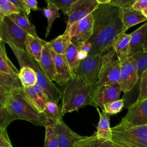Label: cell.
I'll return each instance as SVG.
<instances>
[{"label": "cell", "mask_w": 147, "mask_h": 147, "mask_svg": "<svg viewBox=\"0 0 147 147\" xmlns=\"http://www.w3.org/2000/svg\"><path fill=\"white\" fill-rule=\"evenodd\" d=\"M43 126L52 123H57L63 120L62 108L55 102H48L45 107L44 111L41 114Z\"/></svg>", "instance_id": "d6986e66"}, {"label": "cell", "mask_w": 147, "mask_h": 147, "mask_svg": "<svg viewBox=\"0 0 147 147\" xmlns=\"http://www.w3.org/2000/svg\"><path fill=\"white\" fill-rule=\"evenodd\" d=\"M111 0H96L99 5L100 4H108L110 3Z\"/></svg>", "instance_id": "f6af8a7d"}, {"label": "cell", "mask_w": 147, "mask_h": 147, "mask_svg": "<svg viewBox=\"0 0 147 147\" xmlns=\"http://www.w3.org/2000/svg\"><path fill=\"white\" fill-rule=\"evenodd\" d=\"M74 147H121L112 140L98 138L95 133L90 136H84L76 142Z\"/></svg>", "instance_id": "cb8c5ba5"}, {"label": "cell", "mask_w": 147, "mask_h": 147, "mask_svg": "<svg viewBox=\"0 0 147 147\" xmlns=\"http://www.w3.org/2000/svg\"><path fill=\"white\" fill-rule=\"evenodd\" d=\"M123 118L135 125L147 123V98L136 100L128 107V111Z\"/></svg>", "instance_id": "5bb4252c"}, {"label": "cell", "mask_w": 147, "mask_h": 147, "mask_svg": "<svg viewBox=\"0 0 147 147\" xmlns=\"http://www.w3.org/2000/svg\"><path fill=\"white\" fill-rule=\"evenodd\" d=\"M130 34V56H132L138 52L143 51V47L147 39V22Z\"/></svg>", "instance_id": "ac0fdd59"}, {"label": "cell", "mask_w": 147, "mask_h": 147, "mask_svg": "<svg viewBox=\"0 0 147 147\" xmlns=\"http://www.w3.org/2000/svg\"><path fill=\"white\" fill-rule=\"evenodd\" d=\"M88 55L89 53L87 52L80 49L78 53V57L80 61H82L86 59L88 57Z\"/></svg>", "instance_id": "7bdbcfd3"}, {"label": "cell", "mask_w": 147, "mask_h": 147, "mask_svg": "<svg viewBox=\"0 0 147 147\" xmlns=\"http://www.w3.org/2000/svg\"><path fill=\"white\" fill-rule=\"evenodd\" d=\"M80 49L75 45L71 43L64 55L67 64L75 77V74L78 70L81 61L78 57V53Z\"/></svg>", "instance_id": "f546056e"}, {"label": "cell", "mask_w": 147, "mask_h": 147, "mask_svg": "<svg viewBox=\"0 0 147 147\" xmlns=\"http://www.w3.org/2000/svg\"><path fill=\"white\" fill-rule=\"evenodd\" d=\"M18 76L24 88L32 87L37 83L36 73L31 67L27 66L21 67Z\"/></svg>", "instance_id": "f1b7e54d"}, {"label": "cell", "mask_w": 147, "mask_h": 147, "mask_svg": "<svg viewBox=\"0 0 147 147\" xmlns=\"http://www.w3.org/2000/svg\"><path fill=\"white\" fill-rule=\"evenodd\" d=\"M28 34L17 25L10 16L0 21V41L26 52L25 41Z\"/></svg>", "instance_id": "8992f818"}, {"label": "cell", "mask_w": 147, "mask_h": 147, "mask_svg": "<svg viewBox=\"0 0 147 147\" xmlns=\"http://www.w3.org/2000/svg\"><path fill=\"white\" fill-rule=\"evenodd\" d=\"M16 119L25 120L34 125L43 126L41 114L25 99L23 88L11 92L5 103L0 106V127L6 128Z\"/></svg>", "instance_id": "7a4b0ae2"}, {"label": "cell", "mask_w": 147, "mask_h": 147, "mask_svg": "<svg viewBox=\"0 0 147 147\" xmlns=\"http://www.w3.org/2000/svg\"><path fill=\"white\" fill-rule=\"evenodd\" d=\"M93 33L88 42L92 45L88 55H102L112 47L115 39L126 29L122 22L120 8L109 3L100 4L92 13Z\"/></svg>", "instance_id": "6da1fadb"}, {"label": "cell", "mask_w": 147, "mask_h": 147, "mask_svg": "<svg viewBox=\"0 0 147 147\" xmlns=\"http://www.w3.org/2000/svg\"><path fill=\"white\" fill-rule=\"evenodd\" d=\"M130 34L121 33L115 39L112 45L119 62L130 56Z\"/></svg>", "instance_id": "44dd1931"}, {"label": "cell", "mask_w": 147, "mask_h": 147, "mask_svg": "<svg viewBox=\"0 0 147 147\" xmlns=\"http://www.w3.org/2000/svg\"><path fill=\"white\" fill-rule=\"evenodd\" d=\"M143 51L147 52V39L146 40V41H145V44H144V47H143Z\"/></svg>", "instance_id": "bcb514c9"}, {"label": "cell", "mask_w": 147, "mask_h": 147, "mask_svg": "<svg viewBox=\"0 0 147 147\" xmlns=\"http://www.w3.org/2000/svg\"><path fill=\"white\" fill-rule=\"evenodd\" d=\"M56 124L52 123L47 125L45 127V135L44 147H58Z\"/></svg>", "instance_id": "1f68e13d"}, {"label": "cell", "mask_w": 147, "mask_h": 147, "mask_svg": "<svg viewBox=\"0 0 147 147\" xmlns=\"http://www.w3.org/2000/svg\"><path fill=\"white\" fill-rule=\"evenodd\" d=\"M96 109L99 114V119L95 134L98 138L111 140L112 131L110 124V115L104 111H100L98 108Z\"/></svg>", "instance_id": "d4e9b609"}, {"label": "cell", "mask_w": 147, "mask_h": 147, "mask_svg": "<svg viewBox=\"0 0 147 147\" xmlns=\"http://www.w3.org/2000/svg\"><path fill=\"white\" fill-rule=\"evenodd\" d=\"M45 2L47 3V7L43 9V13L47 18L48 22L45 33V37L47 38L51 32L53 21L60 16V14L59 12V8L55 4L51 2L49 0H46Z\"/></svg>", "instance_id": "4dcf8cb0"}, {"label": "cell", "mask_w": 147, "mask_h": 147, "mask_svg": "<svg viewBox=\"0 0 147 147\" xmlns=\"http://www.w3.org/2000/svg\"><path fill=\"white\" fill-rule=\"evenodd\" d=\"M111 131V140L121 147H147L146 125H135L122 118Z\"/></svg>", "instance_id": "277c9868"}, {"label": "cell", "mask_w": 147, "mask_h": 147, "mask_svg": "<svg viewBox=\"0 0 147 147\" xmlns=\"http://www.w3.org/2000/svg\"><path fill=\"white\" fill-rule=\"evenodd\" d=\"M132 56L136 61L137 74L140 80L142 73L147 68V52L144 51L138 52Z\"/></svg>", "instance_id": "836d02e7"}, {"label": "cell", "mask_w": 147, "mask_h": 147, "mask_svg": "<svg viewBox=\"0 0 147 147\" xmlns=\"http://www.w3.org/2000/svg\"><path fill=\"white\" fill-rule=\"evenodd\" d=\"M102 63V55H88L86 59L81 61L80 65L75 74V76L82 78L88 83L96 87Z\"/></svg>", "instance_id": "9c48e42d"}, {"label": "cell", "mask_w": 147, "mask_h": 147, "mask_svg": "<svg viewBox=\"0 0 147 147\" xmlns=\"http://www.w3.org/2000/svg\"><path fill=\"white\" fill-rule=\"evenodd\" d=\"M55 4L64 15H68L72 3L76 0H49Z\"/></svg>", "instance_id": "8d00e7d4"}, {"label": "cell", "mask_w": 147, "mask_h": 147, "mask_svg": "<svg viewBox=\"0 0 147 147\" xmlns=\"http://www.w3.org/2000/svg\"><path fill=\"white\" fill-rule=\"evenodd\" d=\"M23 94L30 105L40 114L44 112L47 103L50 101L45 93L37 84L32 87H23Z\"/></svg>", "instance_id": "4fadbf2b"}, {"label": "cell", "mask_w": 147, "mask_h": 147, "mask_svg": "<svg viewBox=\"0 0 147 147\" xmlns=\"http://www.w3.org/2000/svg\"><path fill=\"white\" fill-rule=\"evenodd\" d=\"M48 42L52 50L55 53L64 56L71 43L69 35L66 32Z\"/></svg>", "instance_id": "83f0119b"}, {"label": "cell", "mask_w": 147, "mask_h": 147, "mask_svg": "<svg viewBox=\"0 0 147 147\" xmlns=\"http://www.w3.org/2000/svg\"><path fill=\"white\" fill-rule=\"evenodd\" d=\"M18 10L25 11L28 15L30 13V9L25 3L24 0H9Z\"/></svg>", "instance_id": "ab89813d"}, {"label": "cell", "mask_w": 147, "mask_h": 147, "mask_svg": "<svg viewBox=\"0 0 147 147\" xmlns=\"http://www.w3.org/2000/svg\"><path fill=\"white\" fill-rule=\"evenodd\" d=\"M15 55L20 68L27 66L33 68L37 75V84L43 90L50 101L57 103L62 97V92L51 81L47 76L38 63L28 56L24 51L17 49L13 46H10Z\"/></svg>", "instance_id": "5b68a950"}, {"label": "cell", "mask_w": 147, "mask_h": 147, "mask_svg": "<svg viewBox=\"0 0 147 147\" xmlns=\"http://www.w3.org/2000/svg\"><path fill=\"white\" fill-rule=\"evenodd\" d=\"M51 53L53 59L56 75L54 81L60 86H64L74 78L70 68L64 56L55 53L51 49Z\"/></svg>", "instance_id": "2e32d148"}, {"label": "cell", "mask_w": 147, "mask_h": 147, "mask_svg": "<svg viewBox=\"0 0 147 147\" xmlns=\"http://www.w3.org/2000/svg\"><path fill=\"white\" fill-rule=\"evenodd\" d=\"M120 63V79L118 82L124 93H128L139 80L136 61L133 56H129Z\"/></svg>", "instance_id": "30bf717a"}, {"label": "cell", "mask_w": 147, "mask_h": 147, "mask_svg": "<svg viewBox=\"0 0 147 147\" xmlns=\"http://www.w3.org/2000/svg\"><path fill=\"white\" fill-rule=\"evenodd\" d=\"M94 17L92 14L72 24L65 32H68L71 42L80 49L82 45L87 42L93 33Z\"/></svg>", "instance_id": "ba28073f"}, {"label": "cell", "mask_w": 147, "mask_h": 147, "mask_svg": "<svg viewBox=\"0 0 147 147\" xmlns=\"http://www.w3.org/2000/svg\"><path fill=\"white\" fill-rule=\"evenodd\" d=\"M98 6L96 0H76L67 15L68 21L65 29H68L74 23L92 14Z\"/></svg>", "instance_id": "7c38bea8"}, {"label": "cell", "mask_w": 147, "mask_h": 147, "mask_svg": "<svg viewBox=\"0 0 147 147\" xmlns=\"http://www.w3.org/2000/svg\"><path fill=\"white\" fill-rule=\"evenodd\" d=\"M136 0H111L109 4L121 9L131 8Z\"/></svg>", "instance_id": "f35d334b"}, {"label": "cell", "mask_w": 147, "mask_h": 147, "mask_svg": "<svg viewBox=\"0 0 147 147\" xmlns=\"http://www.w3.org/2000/svg\"><path fill=\"white\" fill-rule=\"evenodd\" d=\"M47 42L40 37L37 38L28 34L25 41L26 53L29 57L39 62L43 48Z\"/></svg>", "instance_id": "7402d4cb"}, {"label": "cell", "mask_w": 147, "mask_h": 147, "mask_svg": "<svg viewBox=\"0 0 147 147\" xmlns=\"http://www.w3.org/2000/svg\"><path fill=\"white\" fill-rule=\"evenodd\" d=\"M142 13L147 18V9H145L144 10H143V11H142Z\"/></svg>", "instance_id": "7dc6e473"}, {"label": "cell", "mask_w": 147, "mask_h": 147, "mask_svg": "<svg viewBox=\"0 0 147 147\" xmlns=\"http://www.w3.org/2000/svg\"><path fill=\"white\" fill-rule=\"evenodd\" d=\"M121 92L118 83L96 86L92 98V106L99 107L102 110L106 103L120 99Z\"/></svg>", "instance_id": "8fae6325"}, {"label": "cell", "mask_w": 147, "mask_h": 147, "mask_svg": "<svg viewBox=\"0 0 147 147\" xmlns=\"http://www.w3.org/2000/svg\"><path fill=\"white\" fill-rule=\"evenodd\" d=\"M38 63L48 79L52 82L54 81L56 75L55 67L48 42L44 45L40 60Z\"/></svg>", "instance_id": "ffe728a7"}, {"label": "cell", "mask_w": 147, "mask_h": 147, "mask_svg": "<svg viewBox=\"0 0 147 147\" xmlns=\"http://www.w3.org/2000/svg\"><path fill=\"white\" fill-rule=\"evenodd\" d=\"M18 10L9 0H1L0 1V21L2 20L6 16L20 13Z\"/></svg>", "instance_id": "d6a6232c"}, {"label": "cell", "mask_w": 147, "mask_h": 147, "mask_svg": "<svg viewBox=\"0 0 147 147\" xmlns=\"http://www.w3.org/2000/svg\"><path fill=\"white\" fill-rule=\"evenodd\" d=\"M10 17L17 25L25 31L28 34L35 37H40L37 34L35 26L29 21L28 15L25 11L20 10V13L11 15Z\"/></svg>", "instance_id": "4316f807"}, {"label": "cell", "mask_w": 147, "mask_h": 147, "mask_svg": "<svg viewBox=\"0 0 147 147\" xmlns=\"http://www.w3.org/2000/svg\"><path fill=\"white\" fill-rule=\"evenodd\" d=\"M146 126H147V123H146Z\"/></svg>", "instance_id": "c3c4849f"}, {"label": "cell", "mask_w": 147, "mask_h": 147, "mask_svg": "<svg viewBox=\"0 0 147 147\" xmlns=\"http://www.w3.org/2000/svg\"><path fill=\"white\" fill-rule=\"evenodd\" d=\"M23 88L19 76L0 72V105H2L11 92Z\"/></svg>", "instance_id": "e0dca14e"}, {"label": "cell", "mask_w": 147, "mask_h": 147, "mask_svg": "<svg viewBox=\"0 0 147 147\" xmlns=\"http://www.w3.org/2000/svg\"><path fill=\"white\" fill-rule=\"evenodd\" d=\"M0 72L14 76H18L20 72V71L16 68L8 57L5 42L2 41H0Z\"/></svg>", "instance_id": "484cf974"}, {"label": "cell", "mask_w": 147, "mask_h": 147, "mask_svg": "<svg viewBox=\"0 0 147 147\" xmlns=\"http://www.w3.org/2000/svg\"><path fill=\"white\" fill-rule=\"evenodd\" d=\"M91 49H92V45H91V44L87 41V42L84 43L82 45V46L81 47V49H82L83 51H86V52H87L89 53L90 52Z\"/></svg>", "instance_id": "ee69618b"}, {"label": "cell", "mask_w": 147, "mask_h": 147, "mask_svg": "<svg viewBox=\"0 0 147 147\" xmlns=\"http://www.w3.org/2000/svg\"><path fill=\"white\" fill-rule=\"evenodd\" d=\"M120 16L126 30L131 27L147 20V18L141 11L134 10L133 7L120 8Z\"/></svg>", "instance_id": "603a6c76"}, {"label": "cell", "mask_w": 147, "mask_h": 147, "mask_svg": "<svg viewBox=\"0 0 147 147\" xmlns=\"http://www.w3.org/2000/svg\"><path fill=\"white\" fill-rule=\"evenodd\" d=\"M0 147H13L6 128L0 127Z\"/></svg>", "instance_id": "74e56055"}, {"label": "cell", "mask_w": 147, "mask_h": 147, "mask_svg": "<svg viewBox=\"0 0 147 147\" xmlns=\"http://www.w3.org/2000/svg\"><path fill=\"white\" fill-rule=\"evenodd\" d=\"M124 106V100L123 99H120L104 105L102 111L109 115L116 114L121 112Z\"/></svg>", "instance_id": "e575fe53"}, {"label": "cell", "mask_w": 147, "mask_h": 147, "mask_svg": "<svg viewBox=\"0 0 147 147\" xmlns=\"http://www.w3.org/2000/svg\"><path fill=\"white\" fill-rule=\"evenodd\" d=\"M140 80L139 94L137 100H141L147 98V68L142 73Z\"/></svg>", "instance_id": "d590c367"}, {"label": "cell", "mask_w": 147, "mask_h": 147, "mask_svg": "<svg viewBox=\"0 0 147 147\" xmlns=\"http://www.w3.org/2000/svg\"><path fill=\"white\" fill-rule=\"evenodd\" d=\"M62 88V115L78 111L91 105L92 98L95 87L79 76H75Z\"/></svg>", "instance_id": "3957f363"}, {"label": "cell", "mask_w": 147, "mask_h": 147, "mask_svg": "<svg viewBox=\"0 0 147 147\" xmlns=\"http://www.w3.org/2000/svg\"><path fill=\"white\" fill-rule=\"evenodd\" d=\"M30 10L34 11L38 10L39 9L37 6V2L35 0H24Z\"/></svg>", "instance_id": "b9f144b4"}, {"label": "cell", "mask_w": 147, "mask_h": 147, "mask_svg": "<svg viewBox=\"0 0 147 147\" xmlns=\"http://www.w3.org/2000/svg\"><path fill=\"white\" fill-rule=\"evenodd\" d=\"M102 63L96 86L118 83L120 79V63L111 47L102 55Z\"/></svg>", "instance_id": "52a82bcc"}, {"label": "cell", "mask_w": 147, "mask_h": 147, "mask_svg": "<svg viewBox=\"0 0 147 147\" xmlns=\"http://www.w3.org/2000/svg\"><path fill=\"white\" fill-rule=\"evenodd\" d=\"M56 129L58 147H74L76 142L84 137L73 131L63 120L56 124Z\"/></svg>", "instance_id": "9a60e30c"}, {"label": "cell", "mask_w": 147, "mask_h": 147, "mask_svg": "<svg viewBox=\"0 0 147 147\" xmlns=\"http://www.w3.org/2000/svg\"><path fill=\"white\" fill-rule=\"evenodd\" d=\"M132 7L134 10L142 12L147 9V0H136Z\"/></svg>", "instance_id": "60d3db41"}]
</instances>
